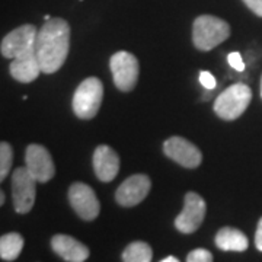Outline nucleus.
I'll use <instances>...</instances> for the list:
<instances>
[{
  "label": "nucleus",
  "mask_w": 262,
  "mask_h": 262,
  "mask_svg": "<svg viewBox=\"0 0 262 262\" xmlns=\"http://www.w3.org/2000/svg\"><path fill=\"white\" fill-rule=\"evenodd\" d=\"M25 163L31 175L37 179L39 184H46L54 178L56 168L53 158L44 146L41 144H29L25 153Z\"/></svg>",
  "instance_id": "12"
},
{
  "label": "nucleus",
  "mask_w": 262,
  "mask_h": 262,
  "mask_svg": "<svg viewBox=\"0 0 262 262\" xmlns=\"http://www.w3.org/2000/svg\"><path fill=\"white\" fill-rule=\"evenodd\" d=\"M150 188H151V182L147 175L144 173L131 175L115 191V201L125 208L137 206L149 195Z\"/></svg>",
  "instance_id": "11"
},
{
  "label": "nucleus",
  "mask_w": 262,
  "mask_h": 262,
  "mask_svg": "<svg viewBox=\"0 0 262 262\" xmlns=\"http://www.w3.org/2000/svg\"><path fill=\"white\" fill-rule=\"evenodd\" d=\"M24 248V237L19 233H6L0 237L2 261H15Z\"/></svg>",
  "instance_id": "17"
},
{
  "label": "nucleus",
  "mask_w": 262,
  "mask_h": 262,
  "mask_svg": "<svg viewBox=\"0 0 262 262\" xmlns=\"http://www.w3.org/2000/svg\"><path fill=\"white\" fill-rule=\"evenodd\" d=\"M110 69L113 73L114 84L121 92H131L139 80L140 67L137 57L128 51H118L110 60Z\"/></svg>",
  "instance_id": "6"
},
{
  "label": "nucleus",
  "mask_w": 262,
  "mask_h": 262,
  "mask_svg": "<svg viewBox=\"0 0 262 262\" xmlns=\"http://www.w3.org/2000/svg\"><path fill=\"white\" fill-rule=\"evenodd\" d=\"M70 25L61 18L48 19L38 31L35 51L42 73L53 75L63 67L70 50Z\"/></svg>",
  "instance_id": "1"
},
{
  "label": "nucleus",
  "mask_w": 262,
  "mask_h": 262,
  "mask_svg": "<svg viewBox=\"0 0 262 262\" xmlns=\"http://www.w3.org/2000/svg\"><path fill=\"white\" fill-rule=\"evenodd\" d=\"M227 61H229V64L232 66L234 70H237V72H244L245 70V63L244 60H242L241 53H237V51L230 53V54L227 56Z\"/></svg>",
  "instance_id": "21"
},
{
  "label": "nucleus",
  "mask_w": 262,
  "mask_h": 262,
  "mask_svg": "<svg viewBox=\"0 0 262 262\" xmlns=\"http://www.w3.org/2000/svg\"><path fill=\"white\" fill-rule=\"evenodd\" d=\"M37 179L31 175L28 168H16L12 175V198L15 211L27 214L32 210L37 195Z\"/></svg>",
  "instance_id": "5"
},
{
  "label": "nucleus",
  "mask_w": 262,
  "mask_h": 262,
  "mask_svg": "<svg viewBox=\"0 0 262 262\" xmlns=\"http://www.w3.org/2000/svg\"><path fill=\"white\" fill-rule=\"evenodd\" d=\"M255 246L258 251L262 252V217L258 222V227H256V233H255Z\"/></svg>",
  "instance_id": "24"
},
{
  "label": "nucleus",
  "mask_w": 262,
  "mask_h": 262,
  "mask_svg": "<svg viewBox=\"0 0 262 262\" xmlns=\"http://www.w3.org/2000/svg\"><path fill=\"white\" fill-rule=\"evenodd\" d=\"M162 262H178V258H175V256H168V258H163Z\"/></svg>",
  "instance_id": "25"
},
{
  "label": "nucleus",
  "mask_w": 262,
  "mask_h": 262,
  "mask_svg": "<svg viewBox=\"0 0 262 262\" xmlns=\"http://www.w3.org/2000/svg\"><path fill=\"white\" fill-rule=\"evenodd\" d=\"M163 153L169 159L188 169L198 168L203 162V153L195 144L178 136L170 137L163 143Z\"/></svg>",
  "instance_id": "10"
},
{
  "label": "nucleus",
  "mask_w": 262,
  "mask_h": 262,
  "mask_svg": "<svg viewBox=\"0 0 262 262\" xmlns=\"http://www.w3.org/2000/svg\"><path fill=\"white\" fill-rule=\"evenodd\" d=\"M103 98V84L98 77H88L73 95V113L80 120H92L99 113Z\"/></svg>",
  "instance_id": "4"
},
{
  "label": "nucleus",
  "mask_w": 262,
  "mask_h": 262,
  "mask_svg": "<svg viewBox=\"0 0 262 262\" xmlns=\"http://www.w3.org/2000/svg\"><path fill=\"white\" fill-rule=\"evenodd\" d=\"M200 82L201 84L208 89V91H211V89H214L215 86H217V80H215V77L210 72H207V70H203L201 73H200Z\"/></svg>",
  "instance_id": "22"
},
{
  "label": "nucleus",
  "mask_w": 262,
  "mask_h": 262,
  "mask_svg": "<svg viewBox=\"0 0 262 262\" xmlns=\"http://www.w3.org/2000/svg\"><path fill=\"white\" fill-rule=\"evenodd\" d=\"M188 262H211L213 261V253L207 249H203V248H198V249H194L191 252L188 253L187 256Z\"/></svg>",
  "instance_id": "20"
},
{
  "label": "nucleus",
  "mask_w": 262,
  "mask_h": 262,
  "mask_svg": "<svg viewBox=\"0 0 262 262\" xmlns=\"http://www.w3.org/2000/svg\"><path fill=\"white\" fill-rule=\"evenodd\" d=\"M242 2L248 6V9H251L255 15L262 18V0H242Z\"/></svg>",
  "instance_id": "23"
},
{
  "label": "nucleus",
  "mask_w": 262,
  "mask_h": 262,
  "mask_svg": "<svg viewBox=\"0 0 262 262\" xmlns=\"http://www.w3.org/2000/svg\"><path fill=\"white\" fill-rule=\"evenodd\" d=\"M214 242L219 249L226 252H244L249 246V241L244 232L233 227H223L215 233Z\"/></svg>",
  "instance_id": "16"
},
{
  "label": "nucleus",
  "mask_w": 262,
  "mask_h": 262,
  "mask_svg": "<svg viewBox=\"0 0 262 262\" xmlns=\"http://www.w3.org/2000/svg\"><path fill=\"white\" fill-rule=\"evenodd\" d=\"M38 31L39 29L32 24H25L22 27L13 29L2 39V44H0L2 56L5 58H15L35 47Z\"/></svg>",
  "instance_id": "9"
},
{
  "label": "nucleus",
  "mask_w": 262,
  "mask_h": 262,
  "mask_svg": "<svg viewBox=\"0 0 262 262\" xmlns=\"http://www.w3.org/2000/svg\"><path fill=\"white\" fill-rule=\"evenodd\" d=\"M121 259L125 262H150L153 259V251L146 242H133L122 251Z\"/></svg>",
  "instance_id": "18"
},
{
  "label": "nucleus",
  "mask_w": 262,
  "mask_h": 262,
  "mask_svg": "<svg viewBox=\"0 0 262 262\" xmlns=\"http://www.w3.org/2000/svg\"><path fill=\"white\" fill-rule=\"evenodd\" d=\"M206 201L196 192H187L184 198V208L175 219V227L181 233H194L196 232L204 219H206Z\"/></svg>",
  "instance_id": "7"
},
{
  "label": "nucleus",
  "mask_w": 262,
  "mask_h": 262,
  "mask_svg": "<svg viewBox=\"0 0 262 262\" xmlns=\"http://www.w3.org/2000/svg\"><path fill=\"white\" fill-rule=\"evenodd\" d=\"M94 170L96 178L101 182H111L118 175L120 170V156L117 151L106 146H98L94 151Z\"/></svg>",
  "instance_id": "13"
},
{
  "label": "nucleus",
  "mask_w": 262,
  "mask_h": 262,
  "mask_svg": "<svg viewBox=\"0 0 262 262\" xmlns=\"http://www.w3.org/2000/svg\"><path fill=\"white\" fill-rule=\"evenodd\" d=\"M5 204V192H0V206Z\"/></svg>",
  "instance_id": "26"
},
{
  "label": "nucleus",
  "mask_w": 262,
  "mask_h": 262,
  "mask_svg": "<svg viewBox=\"0 0 262 262\" xmlns=\"http://www.w3.org/2000/svg\"><path fill=\"white\" fill-rule=\"evenodd\" d=\"M67 195L72 208L84 222H92L101 213V204L95 191L83 182H73Z\"/></svg>",
  "instance_id": "8"
},
{
  "label": "nucleus",
  "mask_w": 262,
  "mask_h": 262,
  "mask_svg": "<svg viewBox=\"0 0 262 262\" xmlns=\"http://www.w3.org/2000/svg\"><path fill=\"white\" fill-rule=\"evenodd\" d=\"M10 76L20 83H31L37 79L39 73L42 72L39 60H38L35 47L29 51L15 57L9 66Z\"/></svg>",
  "instance_id": "14"
},
{
  "label": "nucleus",
  "mask_w": 262,
  "mask_h": 262,
  "mask_svg": "<svg viewBox=\"0 0 262 262\" xmlns=\"http://www.w3.org/2000/svg\"><path fill=\"white\" fill-rule=\"evenodd\" d=\"M12 163H13V149L9 143L2 141L0 143V181H5V178L9 175Z\"/></svg>",
  "instance_id": "19"
},
{
  "label": "nucleus",
  "mask_w": 262,
  "mask_h": 262,
  "mask_svg": "<svg viewBox=\"0 0 262 262\" xmlns=\"http://www.w3.org/2000/svg\"><path fill=\"white\" fill-rule=\"evenodd\" d=\"M230 37V27L223 19L201 15L192 25V42L200 51H210Z\"/></svg>",
  "instance_id": "2"
},
{
  "label": "nucleus",
  "mask_w": 262,
  "mask_h": 262,
  "mask_svg": "<svg viewBox=\"0 0 262 262\" xmlns=\"http://www.w3.org/2000/svg\"><path fill=\"white\" fill-rule=\"evenodd\" d=\"M44 19H46V20H48V19H51V16H50V15H46V16H44Z\"/></svg>",
  "instance_id": "27"
},
{
  "label": "nucleus",
  "mask_w": 262,
  "mask_h": 262,
  "mask_svg": "<svg viewBox=\"0 0 262 262\" xmlns=\"http://www.w3.org/2000/svg\"><path fill=\"white\" fill-rule=\"evenodd\" d=\"M261 98H262V77H261Z\"/></svg>",
  "instance_id": "28"
},
{
  "label": "nucleus",
  "mask_w": 262,
  "mask_h": 262,
  "mask_svg": "<svg viewBox=\"0 0 262 262\" xmlns=\"http://www.w3.org/2000/svg\"><path fill=\"white\" fill-rule=\"evenodd\" d=\"M252 101V91L248 84L233 83L215 98L214 113L226 121L237 120Z\"/></svg>",
  "instance_id": "3"
},
{
  "label": "nucleus",
  "mask_w": 262,
  "mask_h": 262,
  "mask_svg": "<svg viewBox=\"0 0 262 262\" xmlns=\"http://www.w3.org/2000/svg\"><path fill=\"white\" fill-rule=\"evenodd\" d=\"M53 251L64 261L83 262L89 258V249L82 242L67 234H56L51 239Z\"/></svg>",
  "instance_id": "15"
}]
</instances>
